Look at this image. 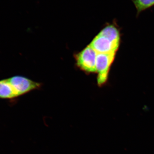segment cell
I'll return each instance as SVG.
<instances>
[{
	"label": "cell",
	"instance_id": "cell-5",
	"mask_svg": "<svg viewBox=\"0 0 154 154\" xmlns=\"http://www.w3.org/2000/svg\"><path fill=\"white\" fill-rule=\"evenodd\" d=\"M98 34L106 37L116 44L119 45L120 33L118 28L113 24L106 25Z\"/></svg>",
	"mask_w": 154,
	"mask_h": 154
},
{
	"label": "cell",
	"instance_id": "cell-1",
	"mask_svg": "<svg viewBox=\"0 0 154 154\" xmlns=\"http://www.w3.org/2000/svg\"><path fill=\"white\" fill-rule=\"evenodd\" d=\"M97 53L88 45L75 56L77 66L88 73L96 72Z\"/></svg>",
	"mask_w": 154,
	"mask_h": 154
},
{
	"label": "cell",
	"instance_id": "cell-7",
	"mask_svg": "<svg viewBox=\"0 0 154 154\" xmlns=\"http://www.w3.org/2000/svg\"><path fill=\"white\" fill-rule=\"evenodd\" d=\"M137 10V15L154 6V0H131Z\"/></svg>",
	"mask_w": 154,
	"mask_h": 154
},
{
	"label": "cell",
	"instance_id": "cell-3",
	"mask_svg": "<svg viewBox=\"0 0 154 154\" xmlns=\"http://www.w3.org/2000/svg\"><path fill=\"white\" fill-rule=\"evenodd\" d=\"M8 79L17 92L18 96L27 94L40 87L39 83L33 82L22 76H14L9 78Z\"/></svg>",
	"mask_w": 154,
	"mask_h": 154
},
{
	"label": "cell",
	"instance_id": "cell-4",
	"mask_svg": "<svg viewBox=\"0 0 154 154\" xmlns=\"http://www.w3.org/2000/svg\"><path fill=\"white\" fill-rule=\"evenodd\" d=\"M97 54H116L119 45L98 34L89 45Z\"/></svg>",
	"mask_w": 154,
	"mask_h": 154
},
{
	"label": "cell",
	"instance_id": "cell-2",
	"mask_svg": "<svg viewBox=\"0 0 154 154\" xmlns=\"http://www.w3.org/2000/svg\"><path fill=\"white\" fill-rule=\"evenodd\" d=\"M116 54H97L96 72L98 73L97 83L99 86L104 85L108 79V73L115 58Z\"/></svg>",
	"mask_w": 154,
	"mask_h": 154
},
{
	"label": "cell",
	"instance_id": "cell-6",
	"mask_svg": "<svg viewBox=\"0 0 154 154\" xmlns=\"http://www.w3.org/2000/svg\"><path fill=\"white\" fill-rule=\"evenodd\" d=\"M18 97L8 79L0 80V99H12Z\"/></svg>",
	"mask_w": 154,
	"mask_h": 154
}]
</instances>
